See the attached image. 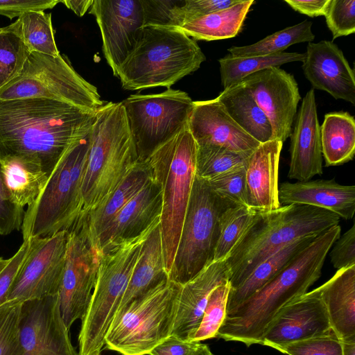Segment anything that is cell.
<instances>
[{"label":"cell","mask_w":355,"mask_h":355,"mask_svg":"<svg viewBox=\"0 0 355 355\" xmlns=\"http://www.w3.org/2000/svg\"><path fill=\"white\" fill-rule=\"evenodd\" d=\"M96 113L43 98L0 99V159L28 163L49 176L69 147L89 132Z\"/></svg>","instance_id":"1"},{"label":"cell","mask_w":355,"mask_h":355,"mask_svg":"<svg viewBox=\"0 0 355 355\" xmlns=\"http://www.w3.org/2000/svg\"><path fill=\"white\" fill-rule=\"evenodd\" d=\"M340 230L337 225L319 234L261 288L227 312L216 338L241 342L248 347L260 345L279 310L306 293L320 278L326 257Z\"/></svg>","instance_id":"2"},{"label":"cell","mask_w":355,"mask_h":355,"mask_svg":"<svg viewBox=\"0 0 355 355\" xmlns=\"http://www.w3.org/2000/svg\"><path fill=\"white\" fill-rule=\"evenodd\" d=\"M340 217L324 209L291 204L258 211L225 259L230 289L238 287L262 261L295 240L318 236L339 225Z\"/></svg>","instance_id":"3"},{"label":"cell","mask_w":355,"mask_h":355,"mask_svg":"<svg viewBox=\"0 0 355 355\" xmlns=\"http://www.w3.org/2000/svg\"><path fill=\"white\" fill-rule=\"evenodd\" d=\"M140 161L122 102L98 109L80 186L77 221L103 203Z\"/></svg>","instance_id":"4"},{"label":"cell","mask_w":355,"mask_h":355,"mask_svg":"<svg viewBox=\"0 0 355 355\" xmlns=\"http://www.w3.org/2000/svg\"><path fill=\"white\" fill-rule=\"evenodd\" d=\"M206 57L194 39L181 28L143 27L132 53L117 70L125 90L167 89L198 70Z\"/></svg>","instance_id":"5"},{"label":"cell","mask_w":355,"mask_h":355,"mask_svg":"<svg viewBox=\"0 0 355 355\" xmlns=\"http://www.w3.org/2000/svg\"><path fill=\"white\" fill-rule=\"evenodd\" d=\"M197 149V143L187 126L144 159L162 192L159 230L167 276L196 175Z\"/></svg>","instance_id":"6"},{"label":"cell","mask_w":355,"mask_h":355,"mask_svg":"<svg viewBox=\"0 0 355 355\" xmlns=\"http://www.w3.org/2000/svg\"><path fill=\"white\" fill-rule=\"evenodd\" d=\"M159 222L160 218L139 235L121 241L103 254L90 302L81 320L78 355H101L142 246Z\"/></svg>","instance_id":"7"},{"label":"cell","mask_w":355,"mask_h":355,"mask_svg":"<svg viewBox=\"0 0 355 355\" xmlns=\"http://www.w3.org/2000/svg\"><path fill=\"white\" fill-rule=\"evenodd\" d=\"M90 130L64 153L42 192L28 206L21 228L24 239L69 231L78 219L81 180L89 148Z\"/></svg>","instance_id":"8"},{"label":"cell","mask_w":355,"mask_h":355,"mask_svg":"<svg viewBox=\"0 0 355 355\" xmlns=\"http://www.w3.org/2000/svg\"><path fill=\"white\" fill-rule=\"evenodd\" d=\"M181 285L168 278L119 310L105 346L121 355H147L172 335Z\"/></svg>","instance_id":"9"},{"label":"cell","mask_w":355,"mask_h":355,"mask_svg":"<svg viewBox=\"0 0 355 355\" xmlns=\"http://www.w3.org/2000/svg\"><path fill=\"white\" fill-rule=\"evenodd\" d=\"M236 205L196 175L169 280L183 285L213 261L221 216Z\"/></svg>","instance_id":"10"},{"label":"cell","mask_w":355,"mask_h":355,"mask_svg":"<svg viewBox=\"0 0 355 355\" xmlns=\"http://www.w3.org/2000/svg\"><path fill=\"white\" fill-rule=\"evenodd\" d=\"M43 98L96 112L104 105L97 88L80 76L65 55L31 52L21 73L0 89L1 100Z\"/></svg>","instance_id":"11"},{"label":"cell","mask_w":355,"mask_h":355,"mask_svg":"<svg viewBox=\"0 0 355 355\" xmlns=\"http://www.w3.org/2000/svg\"><path fill=\"white\" fill-rule=\"evenodd\" d=\"M140 160L188 126L193 101L171 88L159 94H132L122 101Z\"/></svg>","instance_id":"12"},{"label":"cell","mask_w":355,"mask_h":355,"mask_svg":"<svg viewBox=\"0 0 355 355\" xmlns=\"http://www.w3.org/2000/svg\"><path fill=\"white\" fill-rule=\"evenodd\" d=\"M69 231L31 238L30 248L10 290L7 301L26 302L59 293L63 275Z\"/></svg>","instance_id":"13"},{"label":"cell","mask_w":355,"mask_h":355,"mask_svg":"<svg viewBox=\"0 0 355 355\" xmlns=\"http://www.w3.org/2000/svg\"><path fill=\"white\" fill-rule=\"evenodd\" d=\"M102 256L79 233L69 231L65 265L59 290L60 311L68 329L83 320L96 284Z\"/></svg>","instance_id":"14"},{"label":"cell","mask_w":355,"mask_h":355,"mask_svg":"<svg viewBox=\"0 0 355 355\" xmlns=\"http://www.w3.org/2000/svg\"><path fill=\"white\" fill-rule=\"evenodd\" d=\"M241 82L267 116L272 130V140L284 143L291 134L301 99L294 76L279 67H272L254 72Z\"/></svg>","instance_id":"15"},{"label":"cell","mask_w":355,"mask_h":355,"mask_svg":"<svg viewBox=\"0 0 355 355\" xmlns=\"http://www.w3.org/2000/svg\"><path fill=\"white\" fill-rule=\"evenodd\" d=\"M20 340L22 355H78L62 316L58 294L24 302Z\"/></svg>","instance_id":"16"},{"label":"cell","mask_w":355,"mask_h":355,"mask_svg":"<svg viewBox=\"0 0 355 355\" xmlns=\"http://www.w3.org/2000/svg\"><path fill=\"white\" fill-rule=\"evenodd\" d=\"M90 14L99 26L103 51L113 74L132 53L144 26L140 0H94Z\"/></svg>","instance_id":"17"},{"label":"cell","mask_w":355,"mask_h":355,"mask_svg":"<svg viewBox=\"0 0 355 355\" xmlns=\"http://www.w3.org/2000/svg\"><path fill=\"white\" fill-rule=\"evenodd\" d=\"M332 331L318 288L291 301L275 315L260 345L277 350Z\"/></svg>","instance_id":"18"},{"label":"cell","mask_w":355,"mask_h":355,"mask_svg":"<svg viewBox=\"0 0 355 355\" xmlns=\"http://www.w3.org/2000/svg\"><path fill=\"white\" fill-rule=\"evenodd\" d=\"M302 69L312 86L336 99L355 104V76L343 51L332 41L309 42Z\"/></svg>","instance_id":"19"},{"label":"cell","mask_w":355,"mask_h":355,"mask_svg":"<svg viewBox=\"0 0 355 355\" xmlns=\"http://www.w3.org/2000/svg\"><path fill=\"white\" fill-rule=\"evenodd\" d=\"M188 128L197 144H216L250 155L261 144L230 117L214 98L193 101Z\"/></svg>","instance_id":"20"},{"label":"cell","mask_w":355,"mask_h":355,"mask_svg":"<svg viewBox=\"0 0 355 355\" xmlns=\"http://www.w3.org/2000/svg\"><path fill=\"white\" fill-rule=\"evenodd\" d=\"M291 137L288 176L298 181L322 174V153L315 91L311 89L297 111Z\"/></svg>","instance_id":"21"},{"label":"cell","mask_w":355,"mask_h":355,"mask_svg":"<svg viewBox=\"0 0 355 355\" xmlns=\"http://www.w3.org/2000/svg\"><path fill=\"white\" fill-rule=\"evenodd\" d=\"M162 205L161 189L152 175L103 230L97 239L95 250L102 256L121 241L139 235L160 218Z\"/></svg>","instance_id":"22"},{"label":"cell","mask_w":355,"mask_h":355,"mask_svg":"<svg viewBox=\"0 0 355 355\" xmlns=\"http://www.w3.org/2000/svg\"><path fill=\"white\" fill-rule=\"evenodd\" d=\"M225 260L212 261L193 278L181 285L172 336L191 341L213 290L229 282Z\"/></svg>","instance_id":"23"},{"label":"cell","mask_w":355,"mask_h":355,"mask_svg":"<svg viewBox=\"0 0 355 355\" xmlns=\"http://www.w3.org/2000/svg\"><path fill=\"white\" fill-rule=\"evenodd\" d=\"M282 146V141L270 140L261 144L249 157L245 168L247 202L257 211L281 207L278 174Z\"/></svg>","instance_id":"24"},{"label":"cell","mask_w":355,"mask_h":355,"mask_svg":"<svg viewBox=\"0 0 355 355\" xmlns=\"http://www.w3.org/2000/svg\"><path fill=\"white\" fill-rule=\"evenodd\" d=\"M280 205H306L330 211L340 218L352 219L355 212V186L334 180L286 182L279 187Z\"/></svg>","instance_id":"25"},{"label":"cell","mask_w":355,"mask_h":355,"mask_svg":"<svg viewBox=\"0 0 355 355\" xmlns=\"http://www.w3.org/2000/svg\"><path fill=\"white\" fill-rule=\"evenodd\" d=\"M150 167L139 161L112 193L101 205L76 221L69 230L82 235L95 249L99 235L114 217L150 180Z\"/></svg>","instance_id":"26"},{"label":"cell","mask_w":355,"mask_h":355,"mask_svg":"<svg viewBox=\"0 0 355 355\" xmlns=\"http://www.w3.org/2000/svg\"><path fill=\"white\" fill-rule=\"evenodd\" d=\"M318 289L334 333L342 343L355 342V265L337 270Z\"/></svg>","instance_id":"27"},{"label":"cell","mask_w":355,"mask_h":355,"mask_svg":"<svg viewBox=\"0 0 355 355\" xmlns=\"http://www.w3.org/2000/svg\"><path fill=\"white\" fill-rule=\"evenodd\" d=\"M216 98L236 123L252 138L260 144L272 140L267 116L243 83L224 89Z\"/></svg>","instance_id":"28"},{"label":"cell","mask_w":355,"mask_h":355,"mask_svg":"<svg viewBox=\"0 0 355 355\" xmlns=\"http://www.w3.org/2000/svg\"><path fill=\"white\" fill-rule=\"evenodd\" d=\"M167 278L158 224L142 246L118 311Z\"/></svg>","instance_id":"29"},{"label":"cell","mask_w":355,"mask_h":355,"mask_svg":"<svg viewBox=\"0 0 355 355\" xmlns=\"http://www.w3.org/2000/svg\"><path fill=\"white\" fill-rule=\"evenodd\" d=\"M320 130L326 166L341 165L353 159L355 119L352 115L343 111L327 113Z\"/></svg>","instance_id":"30"},{"label":"cell","mask_w":355,"mask_h":355,"mask_svg":"<svg viewBox=\"0 0 355 355\" xmlns=\"http://www.w3.org/2000/svg\"><path fill=\"white\" fill-rule=\"evenodd\" d=\"M254 0H240L223 10L185 24L181 28L195 40L213 41L235 37L241 31Z\"/></svg>","instance_id":"31"},{"label":"cell","mask_w":355,"mask_h":355,"mask_svg":"<svg viewBox=\"0 0 355 355\" xmlns=\"http://www.w3.org/2000/svg\"><path fill=\"white\" fill-rule=\"evenodd\" d=\"M318 236H304L286 245L259 264L238 287L230 289L227 312L250 297L273 278L300 250Z\"/></svg>","instance_id":"32"},{"label":"cell","mask_w":355,"mask_h":355,"mask_svg":"<svg viewBox=\"0 0 355 355\" xmlns=\"http://www.w3.org/2000/svg\"><path fill=\"white\" fill-rule=\"evenodd\" d=\"M0 173L12 201L23 208L32 204L49 178L41 168L14 159H0Z\"/></svg>","instance_id":"33"},{"label":"cell","mask_w":355,"mask_h":355,"mask_svg":"<svg viewBox=\"0 0 355 355\" xmlns=\"http://www.w3.org/2000/svg\"><path fill=\"white\" fill-rule=\"evenodd\" d=\"M7 28L20 37L31 52L51 56L60 54L55 41L51 13L27 12Z\"/></svg>","instance_id":"34"},{"label":"cell","mask_w":355,"mask_h":355,"mask_svg":"<svg viewBox=\"0 0 355 355\" xmlns=\"http://www.w3.org/2000/svg\"><path fill=\"white\" fill-rule=\"evenodd\" d=\"M304 57V53L284 51L252 57H236L229 53L218 60L221 83L223 88L226 89L240 83L244 78L254 72L288 62H302Z\"/></svg>","instance_id":"35"},{"label":"cell","mask_w":355,"mask_h":355,"mask_svg":"<svg viewBox=\"0 0 355 355\" xmlns=\"http://www.w3.org/2000/svg\"><path fill=\"white\" fill-rule=\"evenodd\" d=\"M311 26V21L304 20L275 32L254 44L232 46L227 50L236 57L265 56L279 53L293 44L311 42L315 38Z\"/></svg>","instance_id":"36"},{"label":"cell","mask_w":355,"mask_h":355,"mask_svg":"<svg viewBox=\"0 0 355 355\" xmlns=\"http://www.w3.org/2000/svg\"><path fill=\"white\" fill-rule=\"evenodd\" d=\"M258 211L247 206L236 205L221 216L219 235L213 261L225 260L254 220Z\"/></svg>","instance_id":"37"},{"label":"cell","mask_w":355,"mask_h":355,"mask_svg":"<svg viewBox=\"0 0 355 355\" xmlns=\"http://www.w3.org/2000/svg\"><path fill=\"white\" fill-rule=\"evenodd\" d=\"M250 156L219 145L199 144L196 155V176L207 180L232 168L246 165Z\"/></svg>","instance_id":"38"},{"label":"cell","mask_w":355,"mask_h":355,"mask_svg":"<svg viewBox=\"0 0 355 355\" xmlns=\"http://www.w3.org/2000/svg\"><path fill=\"white\" fill-rule=\"evenodd\" d=\"M31 51L7 26L0 31V89L21 71Z\"/></svg>","instance_id":"39"},{"label":"cell","mask_w":355,"mask_h":355,"mask_svg":"<svg viewBox=\"0 0 355 355\" xmlns=\"http://www.w3.org/2000/svg\"><path fill=\"white\" fill-rule=\"evenodd\" d=\"M230 290V285L227 282L218 286L211 293L192 342H201L216 338L226 317Z\"/></svg>","instance_id":"40"},{"label":"cell","mask_w":355,"mask_h":355,"mask_svg":"<svg viewBox=\"0 0 355 355\" xmlns=\"http://www.w3.org/2000/svg\"><path fill=\"white\" fill-rule=\"evenodd\" d=\"M23 304L9 300L0 305V355H22L20 329Z\"/></svg>","instance_id":"41"},{"label":"cell","mask_w":355,"mask_h":355,"mask_svg":"<svg viewBox=\"0 0 355 355\" xmlns=\"http://www.w3.org/2000/svg\"><path fill=\"white\" fill-rule=\"evenodd\" d=\"M246 165L232 168L205 180L212 191L218 196L236 205L248 207L245 186Z\"/></svg>","instance_id":"42"},{"label":"cell","mask_w":355,"mask_h":355,"mask_svg":"<svg viewBox=\"0 0 355 355\" xmlns=\"http://www.w3.org/2000/svg\"><path fill=\"white\" fill-rule=\"evenodd\" d=\"M278 351L288 355H343V343L333 331L284 345Z\"/></svg>","instance_id":"43"},{"label":"cell","mask_w":355,"mask_h":355,"mask_svg":"<svg viewBox=\"0 0 355 355\" xmlns=\"http://www.w3.org/2000/svg\"><path fill=\"white\" fill-rule=\"evenodd\" d=\"M333 40L355 33V0H330L324 15Z\"/></svg>","instance_id":"44"},{"label":"cell","mask_w":355,"mask_h":355,"mask_svg":"<svg viewBox=\"0 0 355 355\" xmlns=\"http://www.w3.org/2000/svg\"><path fill=\"white\" fill-rule=\"evenodd\" d=\"M144 15V26L180 28L177 10L182 0H140Z\"/></svg>","instance_id":"45"},{"label":"cell","mask_w":355,"mask_h":355,"mask_svg":"<svg viewBox=\"0 0 355 355\" xmlns=\"http://www.w3.org/2000/svg\"><path fill=\"white\" fill-rule=\"evenodd\" d=\"M240 0H182L178 8L180 28L187 23L227 8Z\"/></svg>","instance_id":"46"},{"label":"cell","mask_w":355,"mask_h":355,"mask_svg":"<svg viewBox=\"0 0 355 355\" xmlns=\"http://www.w3.org/2000/svg\"><path fill=\"white\" fill-rule=\"evenodd\" d=\"M24 212L12 201L0 173V236L21 230Z\"/></svg>","instance_id":"47"},{"label":"cell","mask_w":355,"mask_h":355,"mask_svg":"<svg viewBox=\"0 0 355 355\" xmlns=\"http://www.w3.org/2000/svg\"><path fill=\"white\" fill-rule=\"evenodd\" d=\"M31 239H24L18 250L0 272V305L7 301L10 290L28 254Z\"/></svg>","instance_id":"48"},{"label":"cell","mask_w":355,"mask_h":355,"mask_svg":"<svg viewBox=\"0 0 355 355\" xmlns=\"http://www.w3.org/2000/svg\"><path fill=\"white\" fill-rule=\"evenodd\" d=\"M330 252L331 263L337 270L355 265V225L334 243Z\"/></svg>","instance_id":"49"},{"label":"cell","mask_w":355,"mask_h":355,"mask_svg":"<svg viewBox=\"0 0 355 355\" xmlns=\"http://www.w3.org/2000/svg\"><path fill=\"white\" fill-rule=\"evenodd\" d=\"M58 0H0V15L12 19L30 11H44L55 7Z\"/></svg>","instance_id":"50"},{"label":"cell","mask_w":355,"mask_h":355,"mask_svg":"<svg viewBox=\"0 0 355 355\" xmlns=\"http://www.w3.org/2000/svg\"><path fill=\"white\" fill-rule=\"evenodd\" d=\"M200 344V342L182 340L171 335L155 347L148 355H191Z\"/></svg>","instance_id":"51"},{"label":"cell","mask_w":355,"mask_h":355,"mask_svg":"<svg viewBox=\"0 0 355 355\" xmlns=\"http://www.w3.org/2000/svg\"><path fill=\"white\" fill-rule=\"evenodd\" d=\"M294 10L311 17L324 16L330 0H284Z\"/></svg>","instance_id":"52"},{"label":"cell","mask_w":355,"mask_h":355,"mask_svg":"<svg viewBox=\"0 0 355 355\" xmlns=\"http://www.w3.org/2000/svg\"><path fill=\"white\" fill-rule=\"evenodd\" d=\"M94 0H64V3L68 8L73 10L77 15L82 17L91 8Z\"/></svg>","instance_id":"53"},{"label":"cell","mask_w":355,"mask_h":355,"mask_svg":"<svg viewBox=\"0 0 355 355\" xmlns=\"http://www.w3.org/2000/svg\"><path fill=\"white\" fill-rule=\"evenodd\" d=\"M342 343L343 355H355V342Z\"/></svg>","instance_id":"54"},{"label":"cell","mask_w":355,"mask_h":355,"mask_svg":"<svg viewBox=\"0 0 355 355\" xmlns=\"http://www.w3.org/2000/svg\"><path fill=\"white\" fill-rule=\"evenodd\" d=\"M209 347L205 344H200L199 347L191 355H211Z\"/></svg>","instance_id":"55"},{"label":"cell","mask_w":355,"mask_h":355,"mask_svg":"<svg viewBox=\"0 0 355 355\" xmlns=\"http://www.w3.org/2000/svg\"><path fill=\"white\" fill-rule=\"evenodd\" d=\"M8 262V259H6L3 257H0V272L3 269V268L6 266L7 263Z\"/></svg>","instance_id":"56"},{"label":"cell","mask_w":355,"mask_h":355,"mask_svg":"<svg viewBox=\"0 0 355 355\" xmlns=\"http://www.w3.org/2000/svg\"><path fill=\"white\" fill-rule=\"evenodd\" d=\"M211 355H215V354H214L212 353V354H211Z\"/></svg>","instance_id":"57"},{"label":"cell","mask_w":355,"mask_h":355,"mask_svg":"<svg viewBox=\"0 0 355 355\" xmlns=\"http://www.w3.org/2000/svg\"><path fill=\"white\" fill-rule=\"evenodd\" d=\"M0 31H1V28H0Z\"/></svg>","instance_id":"58"}]
</instances>
